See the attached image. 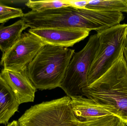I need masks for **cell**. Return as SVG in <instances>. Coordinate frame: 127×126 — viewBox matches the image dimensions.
Returning <instances> with one entry per match:
<instances>
[{
	"label": "cell",
	"instance_id": "1",
	"mask_svg": "<svg viewBox=\"0 0 127 126\" xmlns=\"http://www.w3.org/2000/svg\"><path fill=\"white\" fill-rule=\"evenodd\" d=\"M122 13L78 9L72 7L29 11L22 17L31 29L61 28L95 30L97 32L120 24L124 19Z\"/></svg>",
	"mask_w": 127,
	"mask_h": 126
},
{
	"label": "cell",
	"instance_id": "2",
	"mask_svg": "<svg viewBox=\"0 0 127 126\" xmlns=\"http://www.w3.org/2000/svg\"><path fill=\"white\" fill-rule=\"evenodd\" d=\"M92 99L127 126V65L122 55L97 80L83 90Z\"/></svg>",
	"mask_w": 127,
	"mask_h": 126
},
{
	"label": "cell",
	"instance_id": "3",
	"mask_svg": "<svg viewBox=\"0 0 127 126\" xmlns=\"http://www.w3.org/2000/svg\"><path fill=\"white\" fill-rule=\"evenodd\" d=\"M75 50L45 45L27 67L30 80L36 89L60 87Z\"/></svg>",
	"mask_w": 127,
	"mask_h": 126
},
{
	"label": "cell",
	"instance_id": "4",
	"mask_svg": "<svg viewBox=\"0 0 127 126\" xmlns=\"http://www.w3.org/2000/svg\"><path fill=\"white\" fill-rule=\"evenodd\" d=\"M97 34L99 46L88 72V87L103 76L124 54L127 44V24H120Z\"/></svg>",
	"mask_w": 127,
	"mask_h": 126
},
{
	"label": "cell",
	"instance_id": "5",
	"mask_svg": "<svg viewBox=\"0 0 127 126\" xmlns=\"http://www.w3.org/2000/svg\"><path fill=\"white\" fill-rule=\"evenodd\" d=\"M70 98L64 96L31 106L17 121L18 126H76Z\"/></svg>",
	"mask_w": 127,
	"mask_h": 126
},
{
	"label": "cell",
	"instance_id": "6",
	"mask_svg": "<svg viewBox=\"0 0 127 126\" xmlns=\"http://www.w3.org/2000/svg\"><path fill=\"white\" fill-rule=\"evenodd\" d=\"M99 45L97 34L92 35L84 47L74 53L60 87L67 97L84 96L82 91L88 87V72Z\"/></svg>",
	"mask_w": 127,
	"mask_h": 126
},
{
	"label": "cell",
	"instance_id": "7",
	"mask_svg": "<svg viewBox=\"0 0 127 126\" xmlns=\"http://www.w3.org/2000/svg\"><path fill=\"white\" fill-rule=\"evenodd\" d=\"M45 44L31 33H22L7 52L3 53L0 66L3 69L18 71L27 67Z\"/></svg>",
	"mask_w": 127,
	"mask_h": 126
},
{
	"label": "cell",
	"instance_id": "8",
	"mask_svg": "<svg viewBox=\"0 0 127 126\" xmlns=\"http://www.w3.org/2000/svg\"><path fill=\"white\" fill-rule=\"evenodd\" d=\"M28 32L38 37L45 44L68 48L84 40L90 31L78 29L42 28L30 29Z\"/></svg>",
	"mask_w": 127,
	"mask_h": 126
},
{
	"label": "cell",
	"instance_id": "9",
	"mask_svg": "<svg viewBox=\"0 0 127 126\" xmlns=\"http://www.w3.org/2000/svg\"><path fill=\"white\" fill-rule=\"evenodd\" d=\"M0 74L12 89L20 105L34 101L37 90L29 78L27 67L18 71L3 69Z\"/></svg>",
	"mask_w": 127,
	"mask_h": 126
},
{
	"label": "cell",
	"instance_id": "10",
	"mask_svg": "<svg viewBox=\"0 0 127 126\" xmlns=\"http://www.w3.org/2000/svg\"><path fill=\"white\" fill-rule=\"evenodd\" d=\"M71 99L72 111L76 118L80 120H88L111 114L92 99L85 96L72 97Z\"/></svg>",
	"mask_w": 127,
	"mask_h": 126
},
{
	"label": "cell",
	"instance_id": "11",
	"mask_svg": "<svg viewBox=\"0 0 127 126\" xmlns=\"http://www.w3.org/2000/svg\"><path fill=\"white\" fill-rule=\"evenodd\" d=\"M20 104L15 95L0 73V124H8L18 111Z\"/></svg>",
	"mask_w": 127,
	"mask_h": 126
},
{
	"label": "cell",
	"instance_id": "12",
	"mask_svg": "<svg viewBox=\"0 0 127 126\" xmlns=\"http://www.w3.org/2000/svg\"><path fill=\"white\" fill-rule=\"evenodd\" d=\"M28 27L22 19L9 26H4V24L0 25V50L3 53L12 47L19 40L23 31Z\"/></svg>",
	"mask_w": 127,
	"mask_h": 126
},
{
	"label": "cell",
	"instance_id": "13",
	"mask_svg": "<svg viewBox=\"0 0 127 126\" xmlns=\"http://www.w3.org/2000/svg\"><path fill=\"white\" fill-rule=\"evenodd\" d=\"M86 8L94 10L127 13V0H89Z\"/></svg>",
	"mask_w": 127,
	"mask_h": 126
},
{
	"label": "cell",
	"instance_id": "14",
	"mask_svg": "<svg viewBox=\"0 0 127 126\" xmlns=\"http://www.w3.org/2000/svg\"><path fill=\"white\" fill-rule=\"evenodd\" d=\"M76 126H126L120 118L111 114L88 120L81 121L76 118Z\"/></svg>",
	"mask_w": 127,
	"mask_h": 126
},
{
	"label": "cell",
	"instance_id": "15",
	"mask_svg": "<svg viewBox=\"0 0 127 126\" xmlns=\"http://www.w3.org/2000/svg\"><path fill=\"white\" fill-rule=\"evenodd\" d=\"M32 11L41 12L48 10L69 6L67 0H45L33 1L29 0L25 3Z\"/></svg>",
	"mask_w": 127,
	"mask_h": 126
},
{
	"label": "cell",
	"instance_id": "16",
	"mask_svg": "<svg viewBox=\"0 0 127 126\" xmlns=\"http://www.w3.org/2000/svg\"><path fill=\"white\" fill-rule=\"evenodd\" d=\"M24 14L21 9L9 6L0 2V23L1 24L13 18H22Z\"/></svg>",
	"mask_w": 127,
	"mask_h": 126
},
{
	"label": "cell",
	"instance_id": "17",
	"mask_svg": "<svg viewBox=\"0 0 127 126\" xmlns=\"http://www.w3.org/2000/svg\"><path fill=\"white\" fill-rule=\"evenodd\" d=\"M89 1L88 0L83 1L67 0V2L70 6L78 9H86Z\"/></svg>",
	"mask_w": 127,
	"mask_h": 126
},
{
	"label": "cell",
	"instance_id": "18",
	"mask_svg": "<svg viewBox=\"0 0 127 126\" xmlns=\"http://www.w3.org/2000/svg\"><path fill=\"white\" fill-rule=\"evenodd\" d=\"M5 126H18L17 121H13Z\"/></svg>",
	"mask_w": 127,
	"mask_h": 126
},
{
	"label": "cell",
	"instance_id": "19",
	"mask_svg": "<svg viewBox=\"0 0 127 126\" xmlns=\"http://www.w3.org/2000/svg\"><path fill=\"white\" fill-rule=\"evenodd\" d=\"M124 55L125 60H126V62H127V44L125 47V48L124 50Z\"/></svg>",
	"mask_w": 127,
	"mask_h": 126
}]
</instances>
